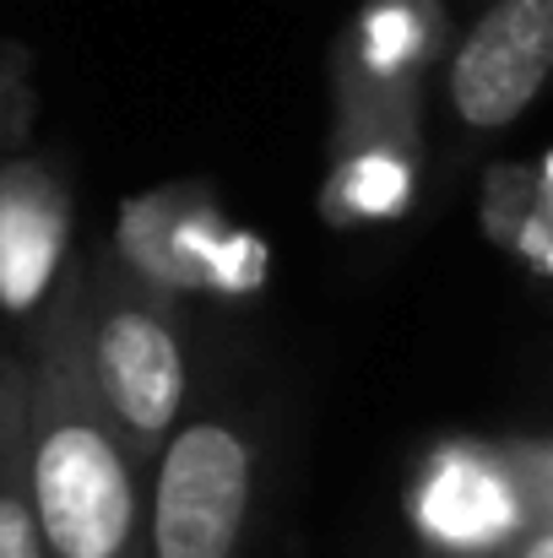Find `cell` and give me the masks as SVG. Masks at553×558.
<instances>
[{
	"label": "cell",
	"instance_id": "cell-1",
	"mask_svg": "<svg viewBox=\"0 0 553 558\" xmlns=\"http://www.w3.org/2000/svg\"><path fill=\"white\" fill-rule=\"evenodd\" d=\"M22 466L49 558H136L142 456L87 385L76 277L44 310L22 364Z\"/></svg>",
	"mask_w": 553,
	"mask_h": 558
},
{
	"label": "cell",
	"instance_id": "cell-3",
	"mask_svg": "<svg viewBox=\"0 0 553 558\" xmlns=\"http://www.w3.org/2000/svg\"><path fill=\"white\" fill-rule=\"evenodd\" d=\"M255 494V445L228 417L175 423L158 445L147 543L153 558H233Z\"/></svg>",
	"mask_w": 553,
	"mask_h": 558
},
{
	"label": "cell",
	"instance_id": "cell-10",
	"mask_svg": "<svg viewBox=\"0 0 553 558\" xmlns=\"http://www.w3.org/2000/svg\"><path fill=\"white\" fill-rule=\"evenodd\" d=\"M538 195H549V158H538V163H494L489 180H483V233L500 250H510L516 222L527 217V206Z\"/></svg>",
	"mask_w": 553,
	"mask_h": 558
},
{
	"label": "cell",
	"instance_id": "cell-6",
	"mask_svg": "<svg viewBox=\"0 0 553 558\" xmlns=\"http://www.w3.org/2000/svg\"><path fill=\"white\" fill-rule=\"evenodd\" d=\"M223 233V211L195 185H164L131 195L115 222V260L147 293H201L206 288V250Z\"/></svg>",
	"mask_w": 553,
	"mask_h": 558
},
{
	"label": "cell",
	"instance_id": "cell-13",
	"mask_svg": "<svg viewBox=\"0 0 553 558\" xmlns=\"http://www.w3.org/2000/svg\"><path fill=\"white\" fill-rule=\"evenodd\" d=\"M510 558H553V526H549V515H532V521L521 526V537L510 543Z\"/></svg>",
	"mask_w": 553,
	"mask_h": 558
},
{
	"label": "cell",
	"instance_id": "cell-7",
	"mask_svg": "<svg viewBox=\"0 0 553 558\" xmlns=\"http://www.w3.org/2000/svg\"><path fill=\"white\" fill-rule=\"evenodd\" d=\"M71 201L44 163L0 169V304L33 310L65 255Z\"/></svg>",
	"mask_w": 553,
	"mask_h": 558
},
{
	"label": "cell",
	"instance_id": "cell-9",
	"mask_svg": "<svg viewBox=\"0 0 553 558\" xmlns=\"http://www.w3.org/2000/svg\"><path fill=\"white\" fill-rule=\"evenodd\" d=\"M0 558H49L22 466V359H0Z\"/></svg>",
	"mask_w": 553,
	"mask_h": 558
},
{
	"label": "cell",
	"instance_id": "cell-2",
	"mask_svg": "<svg viewBox=\"0 0 553 558\" xmlns=\"http://www.w3.org/2000/svg\"><path fill=\"white\" fill-rule=\"evenodd\" d=\"M76 342L87 385L115 417V428L142 461L158 456L190 390L180 326L164 299L125 271L115 277V266H93L76 277Z\"/></svg>",
	"mask_w": 553,
	"mask_h": 558
},
{
	"label": "cell",
	"instance_id": "cell-11",
	"mask_svg": "<svg viewBox=\"0 0 553 558\" xmlns=\"http://www.w3.org/2000/svg\"><path fill=\"white\" fill-rule=\"evenodd\" d=\"M266 277V244L255 233H233L223 228L206 250V293H223V299H250Z\"/></svg>",
	"mask_w": 553,
	"mask_h": 558
},
{
	"label": "cell",
	"instance_id": "cell-4",
	"mask_svg": "<svg viewBox=\"0 0 553 558\" xmlns=\"http://www.w3.org/2000/svg\"><path fill=\"white\" fill-rule=\"evenodd\" d=\"M553 65V0H489L445 49V109L467 142L521 125Z\"/></svg>",
	"mask_w": 553,
	"mask_h": 558
},
{
	"label": "cell",
	"instance_id": "cell-12",
	"mask_svg": "<svg viewBox=\"0 0 553 558\" xmlns=\"http://www.w3.org/2000/svg\"><path fill=\"white\" fill-rule=\"evenodd\" d=\"M549 195H538L532 206H527V217L516 222V239H510V255L532 271V282H549L553 277V233H549Z\"/></svg>",
	"mask_w": 553,
	"mask_h": 558
},
{
	"label": "cell",
	"instance_id": "cell-5",
	"mask_svg": "<svg viewBox=\"0 0 553 558\" xmlns=\"http://www.w3.org/2000/svg\"><path fill=\"white\" fill-rule=\"evenodd\" d=\"M532 515H549V505L521 494L516 466L478 445L440 450L412 488V521L440 554H494L516 543Z\"/></svg>",
	"mask_w": 553,
	"mask_h": 558
},
{
	"label": "cell",
	"instance_id": "cell-8",
	"mask_svg": "<svg viewBox=\"0 0 553 558\" xmlns=\"http://www.w3.org/2000/svg\"><path fill=\"white\" fill-rule=\"evenodd\" d=\"M450 44L445 0H364L353 27L337 38L332 60L380 87L423 93V76Z\"/></svg>",
	"mask_w": 553,
	"mask_h": 558
}]
</instances>
